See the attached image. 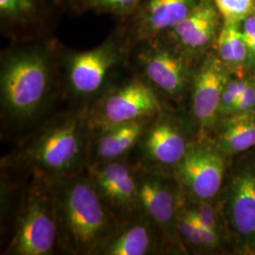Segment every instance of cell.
<instances>
[{
	"label": "cell",
	"mask_w": 255,
	"mask_h": 255,
	"mask_svg": "<svg viewBox=\"0 0 255 255\" xmlns=\"http://www.w3.org/2000/svg\"><path fill=\"white\" fill-rule=\"evenodd\" d=\"M225 25L241 24L254 13L255 0H214Z\"/></svg>",
	"instance_id": "7402d4cb"
},
{
	"label": "cell",
	"mask_w": 255,
	"mask_h": 255,
	"mask_svg": "<svg viewBox=\"0 0 255 255\" xmlns=\"http://www.w3.org/2000/svg\"><path fill=\"white\" fill-rule=\"evenodd\" d=\"M218 200L237 254L255 255V166L243 165L230 174Z\"/></svg>",
	"instance_id": "9c48e42d"
},
{
	"label": "cell",
	"mask_w": 255,
	"mask_h": 255,
	"mask_svg": "<svg viewBox=\"0 0 255 255\" xmlns=\"http://www.w3.org/2000/svg\"><path fill=\"white\" fill-rule=\"evenodd\" d=\"M255 110V75L253 77L246 90L238 98L235 104L229 110L228 115L236 113H244ZM225 116V117H226Z\"/></svg>",
	"instance_id": "484cf974"
},
{
	"label": "cell",
	"mask_w": 255,
	"mask_h": 255,
	"mask_svg": "<svg viewBox=\"0 0 255 255\" xmlns=\"http://www.w3.org/2000/svg\"><path fill=\"white\" fill-rule=\"evenodd\" d=\"M214 144L227 159L255 146V110L231 114L215 128Z\"/></svg>",
	"instance_id": "d6986e66"
},
{
	"label": "cell",
	"mask_w": 255,
	"mask_h": 255,
	"mask_svg": "<svg viewBox=\"0 0 255 255\" xmlns=\"http://www.w3.org/2000/svg\"><path fill=\"white\" fill-rule=\"evenodd\" d=\"M201 0H140L135 10L119 21L129 44L161 36L195 9Z\"/></svg>",
	"instance_id": "2e32d148"
},
{
	"label": "cell",
	"mask_w": 255,
	"mask_h": 255,
	"mask_svg": "<svg viewBox=\"0 0 255 255\" xmlns=\"http://www.w3.org/2000/svg\"><path fill=\"white\" fill-rule=\"evenodd\" d=\"M172 171L184 199L215 200L226 180L227 158L211 138H197Z\"/></svg>",
	"instance_id": "30bf717a"
},
{
	"label": "cell",
	"mask_w": 255,
	"mask_h": 255,
	"mask_svg": "<svg viewBox=\"0 0 255 255\" xmlns=\"http://www.w3.org/2000/svg\"><path fill=\"white\" fill-rule=\"evenodd\" d=\"M61 2L64 5V8L69 9L70 11L80 13L84 11L82 0H61Z\"/></svg>",
	"instance_id": "4316f807"
},
{
	"label": "cell",
	"mask_w": 255,
	"mask_h": 255,
	"mask_svg": "<svg viewBox=\"0 0 255 255\" xmlns=\"http://www.w3.org/2000/svg\"><path fill=\"white\" fill-rule=\"evenodd\" d=\"M254 76L255 75H248L244 77L233 76L230 78L221 96L219 106V120L228 114L229 110L238 100L240 95L246 90Z\"/></svg>",
	"instance_id": "cb8c5ba5"
},
{
	"label": "cell",
	"mask_w": 255,
	"mask_h": 255,
	"mask_svg": "<svg viewBox=\"0 0 255 255\" xmlns=\"http://www.w3.org/2000/svg\"><path fill=\"white\" fill-rule=\"evenodd\" d=\"M61 0H0V29L11 43L48 38Z\"/></svg>",
	"instance_id": "5bb4252c"
},
{
	"label": "cell",
	"mask_w": 255,
	"mask_h": 255,
	"mask_svg": "<svg viewBox=\"0 0 255 255\" xmlns=\"http://www.w3.org/2000/svg\"><path fill=\"white\" fill-rule=\"evenodd\" d=\"M233 77L215 51L204 55L195 67L189 88L190 121L198 138L213 134L219 120L222 92Z\"/></svg>",
	"instance_id": "7c38bea8"
},
{
	"label": "cell",
	"mask_w": 255,
	"mask_h": 255,
	"mask_svg": "<svg viewBox=\"0 0 255 255\" xmlns=\"http://www.w3.org/2000/svg\"><path fill=\"white\" fill-rule=\"evenodd\" d=\"M130 44L119 24L101 45L84 51L62 46L60 71L62 93L77 106L87 107L129 71Z\"/></svg>",
	"instance_id": "277c9868"
},
{
	"label": "cell",
	"mask_w": 255,
	"mask_h": 255,
	"mask_svg": "<svg viewBox=\"0 0 255 255\" xmlns=\"http://www.w3.org/2000/svg\"><path fill=\"white\" fill-rule=\"evenodd\" d=\"M87 173L101 201L120 224L140 215L135 163L129 156L89 164Z\"/></svg>",
	"instance_id": "4fadbf2b"
},
{
	"label": "cell",
	"mask_w": 255,
	"mask_h": 255,
	"mask_svg": "<svg viewBox=\"0 0 255 255\" xmlns=\"http://www.w3.org/2000/svg\"><path fill=\"white\" fill-rule=\"evenodd\" d=\"M240 25L223 24L215 46V53L235 77L252 75L249 69L248 49Z\"/></svg>",
	"instance_id": "ffe728a7"
},
{
	"label": "cell",
	"mask_w": 255,
	"mask_h": 255,
	"mask_svg": "<svg viewBox=\"0 0 255 255\" xmlns=\"http://www.w3.org/2000/svg\"><path fill=\"white\" fill-rule=\"evenodd\" d=\"M61 50L62 46L48 37L11 43L1 52L2 124L21 128L43 119L62 92Z\"/></svg>",
	"instance_id": "6da1fadb"
},
{
	"label": "cell",
	"mask_w": 255,
	"mask_h": 255,
	"mask_svg": "<svg viewBox=\"0 0 255 255\" xmlns=\"http://www.w3.org/2000/svg\"><path fill=\"white\" fill-rule=\"evenodd\" d=\"M160 252H167L161 232L140 214L121 224L99 255H150Z\"/></svg>",
	"instance_id": "e0dca14e"
},
{
	"label": "cell",
	"mask_w": 255,
	"mask_h": 255,
	"mask_svg": "<svg viewBox=\"0 0 255 255\" xmlns=\"http://www.w3.org/2000/svg\"><path fill=\"white\" fill-rule=\"evenodd\" d=\"M52 184L59 252L99 255L121 224L101 201L87 170Z\"/></svg>",
	"instance_id": "3957f363"
},
{
	"label": "cell",
	"mask_w": 255,
	"mask_h": 255,
	"mask_svg": "<svg viewBox=\"0 0 255 255\" xmlns=\"http://www.w3.org/2000/svg\"><path fill=\"white\" fill-rule=\"evenodd\" d=\"M135 163L139 214L149 219L164 238L167 252L186 254L177 233L182 201L180 183L172 170L146 167Z\"/></svg>",
	"instance_id": "52a82bcc"
},
{
	"label": "cell",
	"mask_w": 255,
	"mask_h": 255,
	"mask_svg": "<svg viewBox=\"0 0 255 255\" xmlns=\"http://www.w3.org/2000/svg\"><path fill=\"white\" fill-rule=\"evenodd\" d=\"M92 138L86 108L78 106L38 125L5 165L53 183L87 170Z\"/></svg>",
	"instance_id": "7a4b0ae2"
},
{
	"label": "cell",
	"mask_w": 255,
	"mask_h": 255,
	"mask_svg": "<svg viewBox=\"0 0 255 255\" xmlns=\"http://www.w3.org/2000/svg\"><path fill=\"white\" fill-rule=\"evenodd\" d=\"M241 31L246 44L249 54L250 73L255 75V16L252 14L245 19L241 25Z\"/></svg>",
	"instance_id": "d4e9b609"
},
{
	"label": "cell",
	"mask_w": 255,
	"mask_h": 255,
	"mask_svg": "<svg viewBox=\"0 0 255 255\" xmlns=\"http://www.w3.org/2000/svg\"><path fill=\"white\" fill-rule=\"evenodd\" d=\"M183 201L186 207L190 210L193 216L202 225L219 234L224 241L228 240L218 198L215 200H186L183 197Z\"/></svg>",
	"instance_id": "44dd1931"
},
{
	"label": "cell",
	"mask_w": 255,
	"mask_h": 255,
	"mask_svg": "<svg viewBox=\"0 0 255 255\" xmlns=\"http://www.w3.org/2000/svg\"><path fill=\"white\" fill-rule=\"evenodd\" d=\"M153 119L154 117L137 119L94 130L89 164L129 156L136 148Z\"/></svg>",
	"instance_id": "ac0fdd59"
},
{
	"label": "cell",
	"mask_w": 255,
	"mask_h": 255,
	"mask_svg": "<svg viewBox=\"0 0 255 255\" xmlns=\"http://www.w3.org/2000/svg\"><path fill=\"white\" fill-rule=\"evenodd\" d=\"M140 0H82L83 10L109 13L123 21L136 9Z\"/></svg>",
	"instance_id": "603a6c76"
},
{
	"label": "cell",
	"mask_w": 255,
	"mask_h": 255,
	"mask_svg": "<svg viewBox=\"0 0 255 255\" xmlns=\"http://www.w3.org/2000/svg\"><path fill=\"white\" fill-rule=\"evenodd\" d=\"M197 64L162 35L130 44L129 47L130 71L151 86L164 101L177 104L188 96Z\"/></svg>",
	"instance_id": "8992f818"
},
{
	"label": "cell",
	"mask_w": 255,
	"mask_h": 255,
	"mask_svg": "<svg viewBox=\"0 0 255 255\" xmlns=\"http://www.w3.org/2000/svg\"><path fill=\"white\" fill-rule=\"evenodd\" d=\"M58 252L53 184L31 177L21 196L12 234L2 255H51Z\"/></svg>",
	"instance_id": "5b68a950"
},
{
	"label": "cell",
	"mask_w": 255,
	"mask_h": 255,
	"mask_svg": "<svg viewBox=\"0 0 255 255\" xmlns=\"http://www.w3.org/2000/svg\"><path fill=\"white\" fill-rule=\"evenodd\" d=\"M191 121L187 122L167 107L155 116L138 143L136 161L146 167L172 170L192 142ZM194 127V126H193Z\"/></svg>",
	"instance_id": "8fae6325"
},
{
	"label": "cell",
	"mask_w": 255,
	"mask_h": 255,
	"mask_svg": "<svg viewBox=\"0 0 255 255\" xmlns=\"http://www.w3.org/2000/svg\"><path fill=\"white\" fill-rule=\"evenodd\" d=\"M223 20L214 0L200 4L162 36L182 55L198 63L215 48Z\"/></svg>",
	"instance_id": "9a60e30c"
},
{
	"label": "cell",
	"mask_w": 255,
	"mask_h": 255,
	"mask_svg": "<svg viewBox=\"0 0 255 255\" xmlns=\"http://www.w3.org/2000/svg\"><path fill=\"white\" fill-rule=\"evenodd\" d=\"M253 14H254V15H255V9H254V13H253Z\"/></svg>",
	"instance_id": "83f0119b"
},
{
	"label": "cell",
	"mask_w": 255,
	"mask_h": 255,
	"mask_svg": "<svg viewBox=\"0 0 255 255\" xmlns=\"http://www.w3.org/2000/svg\"><path fill=\"white\" fill-rule=\"evenodd\" d=\"M85 108L94 131L153 118L166 108V102L151 86L130 71Z\"/></svg>",
	"instance_id": "ba28073f"
}]
</instances>
